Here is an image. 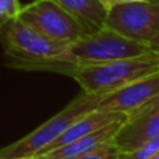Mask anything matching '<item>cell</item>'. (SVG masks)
I'll return each instance as SVG.
<instances>
[{"mask_svg": "<svg viewBox=\"0 0 159 159\" xmlns=\"http://www.w3.org/2000/svg\"><path fill=\"white\" fill-rule=\"evenodd\" d=\"M147 52H149L147 45L127 39L103 27L71 42L55 60L35 64L31 70H50L61 73L64 67L69 66L101 64L119 59L134 57Z\"/></svg>", "mask_w": 159, "mask_h": 159, "instance_id": "6da1fadb", "label": "cell"}, {"mask_svg": "<svg viewBox=\"0 0 159 159\" xmlns=\"http://www.w3.org/2000/svg\"><path fill=\"white\" fill-rule=\"evenodd\" d=\"M159 71V53L149 52L89 66H69L63 74L73 77L87 93H110L130 82Z\"/></svg>", "mask_w": 159, "mask_h": 159, "instance_id": "7a4b0ae2", "label": "cell"}, {"mask_svg": "<svg viewBox=\"0 0 159 159\" xmlns=\"http://www.w3.org/2000/svg\"><path fill=\"white\" fill-rule=\"evenodd\" d=\"M107 93H80L64 109L13 144L0 148V158H30L39 155L48 145L57 140L74 121L95 110Z\"/></svg>", "mask_w": 159, "mask_h": 159, "instance_id": "3957f363", "label": "cell"}, {"mask_svg": "<svg viewBox=\"0 0 159 159\" xmlns=\"http://www.w3.org/2000/svg\"><path fill=\"white\" fill-rule=\"evenodd\" d=\"M0 30L4 31L0 39L11 59L10 64L25 70H31L35 64L55 60L70 45L48 38L20 18L10 21Z\"/></svg>", "mask_w": 159, "mask_h": 159, "instance_id": "277c9868", "label": "cell"}, {"mask_svg": "<svg viewBox=\"0 0 159 159\" xmlns=\"http://www.w3.org/2000/svg\"><path fill=\"white\" fill-rule=\"evenodd\" d=\"M18 18L45 36L63 43H71L93 32L55 0H35L21 6Z\"/></svg>", "mask_w": 159, "mask_h": 159, "instance_id": "5b68a950", "label": "cell"}, {"mask_svg": "<svg viewBox=\"0 0 159 159\" xmlns=\"http://www.w3.org/2000/svg\"><path fill=\"white\" fill-rule=\"evenodd\" d=\"M105 28L148 46L159 34V0L112 6L107 8Z\"/></svg>", "mask_w": 159, "mask_h": 159, "instance_id": "8992f818", "label": "cell"}, {"mask_svg": "<svg viewBox=\"0 0 159 159\" xmlns=\"http://www.w3.org/2000/svg\"><path fill=\"white\" fill-rule=\"evenodd\" d=\"M159 95V71L135 80L113 92L107 93L96 110L101 112H119L131 116L140 107Z\"/></svg>", "mask_w": 159, "mask_h": 159, "instance_id": "52a82bcc", "label": "cell"}, {"mask_svg": "<svg viewBox=\"0 0 159 159\" xmlns=\"http://www.w3.org/2000/svg\"><path fill=\"white\" fill-rule=\"evenodd\" d=\"M158 135L159 106H155L129 116L117 130L113 143L120 152H130Z\"/></svg>", "mask_w": 159, "mask_h": 159, "instance_id": "ba28073f", "label": "cell"}, {"mask_svg": "<svg viewBox=\"0 0 159 159\" xmlns=\"http://www.w3.org/2000/svg\"><path fill=\"white\" fill-rule=\"evenodd\" d=\"M124 121H126V119L115 121V123L109 124V126L101 127L99 130L85 135V137H81L78 140L73 141V143L66 144V145L59 147V148L53 149V151L41 155H46L48 159H75L80 157H84V155L96 151V149L102 148L103 145L109 144L110 141H113L117 130L120 129V126Z\"/></svg>", "mask_w": 159, "mask_h": 159, "instance_id": "9c48e42d", "label": "cell"}, {"mask_svg": "<svg viewBox=\"0 0 159 159\" xmlns=\"http://www.w3.org/2000/svg\"><path fill=\"white\" fill-rule=\"evenodd\" d=\"M127 117H129L127 115H123V113H119V112H101V110L95 109L92 112H89L88 115L82 116L77 121H74L57 140H55L50 145H48L41 154L50 152L53 149L59 148V147H63L66 144L73 143V141L78 140L81 137H85V135L99 130L101 127L109 126V124L115 123V121L124 120Z\"/></svg>", "mask_w": 159, "mask_h": 159, "instance_id": "30bf717a", "label": "cell"}, {"mask_svg": "<svg viewBox=\"0 0 159 159\" xmlns=\"http://www.w3.org/2000/svg\"><path fill=\"white\" fill-rule=\"evenodd\" d=\"M64 10L77 17L91 31L105 27L107 6L103 0H55Z\"/></svg>", "mask_w": 159, "mask_h": 159, "instance_id": "8fae6325", "label": "cell"}, {"mask_svg": "<svg viewBox=\"0 0 159 159\" xmlns=\"http://www.w3.org/2000/svg\"><path fill=\"white\" fill-rule=\"evenodd\" d=\"M157 152H159V135L147 141L134 151L120 152V159H149Z\"/></svg>", "mask_w": 159, "mask_h": 159, "instance_id": "7c38bea8", "label": "cell"}, {"mask_svg": "<svg viewBox=\"0 0 159 159\" xmlns=\"http://www.w3.org/2000/svg\"><path fill=\"white\" fill-rule=\"evenodd\" d=\"M21 4L18 0H0V28L18 18Z\"/></svg>", "mask_w": 159, "mask_h": 159, "instance_id": "4fadbf2b", "label": "cell"}, {"mask_svg": "<svg viewBox=\"0 0 159 159\" xmlns=\"http://www.w3.org/2000/svg\"><path fill=\"white\" fill-rule=\"evenodd\" d=\"M75 159H120V151L119 148L115 145L113 141H110L109 144L103 145L102 148L96 149L93 152L84 155V157H80Z\"/></svg>", "mask_w": 159, "mask_h": 159, "instance_id": "5bb4252c", "label": "cell"}, {"mask_svg": "<svg viewBox=\"0 0 159 159\" xmlns=\"http://www.w3.org/2000/svg\"><path fill=\"white\" fill-rule=\"evenodd\" d=\"M155 106H159V95H157L152 101H149L148 103H145L143 107H140L135 113H140V112H143V110H147V109H149V107H155ZM135 113H133V115H135Z\"/></svg>", "mask_w": 159, "mask_h": 159, "instance_id": "9a60e30c", "label": "cell"}, {"mask_svg": "<svg viewBox=\"0 0 159 159\" xmlns=\"http://www.w3.org/2000/svg\"><path fill=\"white\" fill-rule=\"evenodd\" d=\"M107 8L112 7L115 4H123V3H133V2H145V0H103Z\"/></svg>", "mask_w": 159, "mask_h": 159, "instance_id": "2e32d148", "label": "cell"}, {"mask_svg": "<svg viewBox=\"0 0 159 159\" xmlns=\"http://www.w3.org/2000/svg\"><path fill=\"white\" fill-rule=\"evenodd\" d=\"M148 48H149V50H152V52L159 53V34L154 39H151V42L148 43Z\"/></svg>", "mask_w": 159, "mask_h": 159, "instance_id": "e0dca14e", "label": "cell"}, {"mask_svg": "<svg viewBox=\"0 0 159 159\" xmlns=\"http://www.w3.org/2000/svg\"><path fill=\"white\" fill-rule=\"evenodd\" d=\"M27 159H48L46 155H34V157H30Z\"/></svg>", "mask_w": 159, "mask_h": 159, "instance_id": "ac0fdd59", "label": "cell"}, {"mask_svg": "<svg viewBox=\"0 0 159 159\" xmlns=\"http://www.w3.org/2000/svg\"><path fill=\"white\" fill-rule=\"evenodd\" d=\"M149 159H159V152H157V154H155L154 157H151Z\"/></svg>", "mask_w": 159, "mask_h": 159, "instance_id": "d6986e66", "label": "cell"}, {"mask_svg": "<svg viewBox=\"0 0 159 159\" xmlns=\"http://www.w3.org/2000/svg\"><path fill=\"white\" fill-rule=\"evenodd\" d=\"M0 159H6V158H0ZM8 159H24V158H8Z\"/></svg>", "mask_w": 159, "mask_h": 159, "instance_id": "ffe728a7", "label": "cell"}]
</instances>
